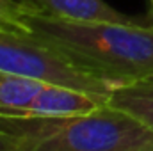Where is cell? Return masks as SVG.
<instances>
[{"label":"cell","instance_id":"obj_4","mask_svg":"<svg viewBox=\"0 0 153 151\" xmlns=\"http://www.w3.org/2000/svg\"><path fill=\"white\" fill-rule=\"evenodd\" d=\"M107 98L91 94L80 89L46 84L38 96L23 109L20 119H62V117H78L96 112L107 105Z\"/></svg>","mask_w":153,"mask_h":151},{"label":"cell","instance_id":"obj_5","mask_svg":"<svg viewBox=\"0 0 153 151\" xmlns=\"http://www.w3.org/2000/svg\"><path fill=\"white\" fill-rule=\"evenodd\" d=\"M27 7L70 21H112V23H139L144 18H132L119 13L105 0H20Z\"/></svg>","mask_w":153,"mask_h":151},{"label":"cell","instance_id":"obj_10","mask_svg":"<svg viewBox=\"0 0 153 151\" xmlns=\"http://www.w3.org/2000/svg\"><path fill=\"white\" fill-rule=\"evenodd\" d=\"M144 21H146L150 27H153V9H150V13L144 16Z\"/></svg>","mask_w":153,"mask_h":151},{"label":"cell","instance_id":"obj_3","mask_svg":"<svg viewBox=\"0 0 153 151\" xmlns=\"http://www.w3.org/2000/svg\"><path fill=\"white\" fill-rule=\"evenodd\" d=\"M0 73L38 78L98 94L109 100L116 84L73 62L55 48L32 38L11 30H0Z\"/></svg>","mask_w":153,"mask_h":151},{"label":"cell","instance_id":"obj_6","mask_svg":"<svg viewBox=\"0 0 153 151\" xmlns=\"http://www.w3.org/2000/svg\"><path fill=\"white\" fill-rule=\"evenodd\" d=\"M107 105L130 114L153 132V76L116 87Z\"/></svg>","mask_w":153,"mask_h":151},{"label":"cell","instance_id":"obj_7","mask_svg":"<svg viewBox=\"0 0 153 151\" xmlns=\"http://www.w3.org/2000/svg\"><path fill=\"white\" fill-rule=\"evenodd\" d=\"M46 82L11 73H0V115L18 117L41 93Z\"/></svg>","mask_w":153,"mask_h":151},{"label":"cell","instance_id":"obj_1","mask_svg":"<svg viewBox=\"0 0 153 151\" xmlns=\"http://www.w3.org/2000/svg\"><path fill=\"white\" fill-rule=\"evenodd\" d=\"M23 21L32 38L117 87L153 76V27L146 21H70L27 5Z\"/></svg>","mask_w":153,"mask_h":151},{"label":"cell","instance_id":"obj_8","mask_svg":"<svg viewBox=\"0 0 153 151\" xmlns=\"http://www.w3.org/2000/svg\"><path fill=\"white\" fill-rule=\"evenodd\" d=\"M25 5L16 0H0V30H11L20 34H29L23 21Z\"/></svg>","mask_w":153,"mask_h":151},{"label":"cell","instance_id":"obj_11","mask_svg":"<svg viewBox=\"0 0 153 151\" xmlns=\"http://www.w3.org/2000/svg\"><path fill=\"white\" fill-rule=\"evenodd\" d=\"M150 4H152V9H153V0H150Z\"/></svg>","mask_w":153,"mask_h":151},{"label":"cell","instance_id":"obj_9","mask_svg":"<svg viewBox=\"0 0 153 151\" xmlns=\"http://www.w3.org/2000/svg\"><path fill=\"white\" fill-rule=\"evenodd\" d=\"M0 151H20V137L4 117H0Z\"/></svg>","mask_w":153,"mask_h":151},{"label":"cell","instance_id":"obj_2","mask_svg":"<svg viewBox=\"0 0 153 151\" xmlns=\"http://www.w3.org/2000/svg\"><path fill=\"white\" fill-rule=\"evenodd\" d=\"M25 151H153V132L105 105L78 117L32 119Z\"/></svg>","mask_w":153,"mask_h":151}]
</instances>
